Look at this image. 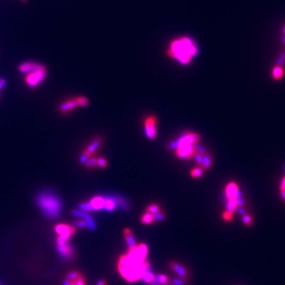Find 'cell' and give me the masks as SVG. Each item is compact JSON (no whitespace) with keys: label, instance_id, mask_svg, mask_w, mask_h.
Returning a JSON list of instances; mask_svg holds the SVG:
<instances>
[{"label":"cell","instance_id":"f1b7e54d","mask_svg":"<svg viewBox=\"0 0 285 285\" xmlns=\"http://www.w3.org/2000/svg\"><path fill=\"white\" fill-rule=\"evenodd\" d=\"M193 158H195V161H196V164L199 166V167H202V165H203V154L196 151Z\"/></svg>","mask_w":285,"mask_h":285},{"label":"cell","instance_id":"484cf974","mask_svg":"<svg viewBox=\"0 0 285 285\" xmlns=\"http://www.w3.org/2000/svg\"><path fill=\"white\" fill-rule=\"evenodd\" d=\"M75 100L78 104V106H81V107H86L89 104V101L85 97H78V98H75Z\"/></svg>","mask_w":285,"mask_h":285},{"label":"cell","instance_id":"e575fe53","mask_svg":"<svg viewBox=\"0 0 285 285\" xmlns=\"http://www.w3.org/2000/svg\"><path fill=\"white\" fill-rule=\"evenodd\" d=\"M79 209L82 211H92L89 203H82L79 205Z\"/></svg>","mask_w":285,"mask_h":285},{"label":"cell","instance_id":"f546056e","mask_svg":"<svg viewBox=\"0 0 285 285\" xmlns=\"http://www.w3.org/2000/svg\"><path fill=\"white\" fill-rule=\"evenodd\" d=\"M97 165L98 166L102 167V168H105L108 166L107 160L104 158H97Z\"/></svg>","mask_w":285,"mask_h":285},{"label":"cell","instance_id":"7a4b0ae2","mask_svg":"<svg viewBox=\"0 0 285 285\" xmlns=\"http://www.w3.org/2000/svg\"><path fill=\"white\" fill-rule=\"evenodd\" d=\"M36 203L49 219L57 218L61 212V199L52 192L44 191L39 193L36 197Z\"/></svg>","mask_w":285,"mask_h":285},{"label":"cell","instance_id":"8fae6325","mask_svg":"<svg viewBox=\"0 0 285 285\" xmlns=\"http://www.w3.org/2000/svg\"><path fill=\"white\" fill-rule=\"evenodd\" d=\"M56 231L60 235H64V234L72 235L73 234H75L76 231H75V227H71V226L66 225V224H59L56 227Z\"/></svg>","mask_w":285,"mask_h":285},{"label":"cell","instance_id":"4fadbf2b","mask_svg":"<svg viewBox=\"0 0 285 285\" xmlns=\"http://www.w3.org/2000/svg\"><path fill=\"white\" fill-rule=\"evenodd\" d=\"M89 204L92 210H99L103 208L105 204V198L102 196H95L91 199Z\"/></svg>","mask_w":285,"mask_h":285},{"label":"cell","instance_id":"d4e9b609","mask_svg":"<svg viewBox=\"0 0 285 285\" xmlns=\"http://www.w3.org/2000/svg\"><path fill=\"white\" fill-rule=\"evenodd\" d=\"M189 279L188 278H182V277H178L173 279L171 281V284L172 285H185L188 283Z\"/></svg>","mask_w":285,"mask_h":285},{"label":"cell","instance_id":"836d02e7","mask_svg":"<svg viewBox=\"0 0 285 285\" xmlns=\"http://www.w3.org/2000/svg\"><path fill=\"white\" fill-rule=\"evenodd\" d=\"M165 218H166V214L165 213L162 212H160L154 215V221L160 222V221H162V220H163Z\"/></svg>","mask_w":285,"mask_h":285},{"label":"cell","instance_id":"e0dca14e","mask_svg":"<svg viewBox=\"0 0 285 285\" xmlns=\"http://www.w3.org/2000/svg\"><path fill=\"white\" fill-rule=\"evenodd\" d=\"M212 165V159L211 157L210 154L208 153H205L203 154V165H202V168L203 170H208L210 169L211 166Z\"/></svg>","mask_w":285,"mask_h":285},{"label":"cell","instance_id":"44dd1931","mask_svg":"<svg viewBox=\"0 0 285 285\" xmlns=\"http://www.w3.org/2000/svg\"><path fill=\"white\" fill-rule=\"evenodd\" d=\"M203 171H204V170L201 167H195V168L191 170L190 175L193 178H199L203 174Z\"/></svg>","mask_w":285,"mask_h":285},{"label":"cell","instance_id":"7402d4cb","mask_svg":"<svg viewBox=\"0 0 285 285\" xmlns=\"http://www.w3.org/2000/svg\"><path fill=\"white\" fill-rule=\"evenodd\" d=\"M141 278L146 282V283H151V282H153L154 280V275L152 274L151 272L146 271V272H144V273H143Z\"/></svg>","mask_w":285,"mask_h":285},{"label":"cell","instance_id":"74e56055","mask_svg":"<svg viewBox=\"0 0 285 285\" xmlns=\"http://www.w3.org/2000/svg\"><path fill=\"white\" fill-rule=\"evenodd\" d=\"M5 85H6L5 80L2 79V78H0V90H2L4 86H5Z\"/></svg>","mask_w":285,"mask_h":285},{"label":"cell","instance_id":"30bf717a","mask_svg":"<svg viewBox=\"0 0 285 285\" xmlns=\"http://www.w3.org/2000/svg\"><path fill=\"white\" fill-rule=\"evenodd\" d=\"M170 267L176 272L177 274L179 276V277L182 278H189V272L185 267L182 266L180 264L177 263V262H170Z\"/></svg>","mask_w":285,"mask_h":285},{"label":"cell","instance_id":"8d00e7d4","mask_svg":"<svg viewBox=\"0 0 285 285\" xmlns=\"http://www.w3.org/2000/svg\"><path fill=\"white\" fill-rule=\"evenodd\" d=\"M75 285H86L85 279L82 276H80L75 281Z\"/></svg>","mask_w":285,"mask_h":285},{"label":"cell","instance_id":"5bb4252c","mask_svg":"<svg viewBox=\"0 0 285 285\" xmlns=\"http://www.w3.org/2000/svg\"><path fill=\"white\" fill-rule=\"evenodd\" d=\"M38 65L39 64H36V63L26 62V63H24V64H21L19 66V71L22 73H23V74H28V73L31 72L32 71L36 69Z\"/></svg>","mask_w":285,"mask_h":285},{"label":"cell","instance_id":"cb8c5ba5","mask_svg":"<svg viewBox=\"0 0 285 285\" xmlns=\"http://www.w3.org/2000/svg\"><path fill=\"white\" fill-rule=\"evenodd\" d=\"M115 207V202L114 200L109 198V199H105V204H104V208H105L107 211L113 210Z\"/></svg>","mask_w":285,"mask_h":285},{"label":"cell","instance_id":"7bdbcfd3","mask_svg":"<svg viewBox=\"0 0 285 285\" xmlns=\"http://www.w3.org/2000/svg\"><path fill=\"white\" fill-rule=\"evenodd\" d=\"M160 285H162V284H160Z\"/></svg>","mask_w":285,"mask_h":285},{"label":"cell","instance_id":"4316f807","mask_svg":"<svg viewBox=\"0 0 285 285\" xmlns=\"http://www.w3.org/2000/svg\"><path fill=\"white\" fill-rule=\"evenodd\" d=\"M237 203L236 200H228L227 203V211H229L231 212L234 213L237 209Z\"/></svg>","mask_w":285,"mask_h":285},{"label":"cell","instance_id":"5b68a950","mask_svg":"<svg viewBox=\"0 0 285 285\" xmlns=\"http://www.w3.org/2000/svg\"><path fill=\"white\" fill-rule=\"evenodd\" d=\"M157 123L158 120L154 116H147L144 120V128L146 136L150 140H154L157 137Z\"/></svg>","mask_w":285,"mask_h":285},{"label":"cell","instance_id":"8992f818","mask_svg":"<svg viewBox=\"0 0 285 285\" xmlns=\"http://www.w3.org/2000/svg\"><path fill=\"white\" fill-rule=\"evenodd\" d=\"M195 153L194 145H179L175 149V155L181 159L193 158Z\"/></svg>","mask_w":285,"mask_h":285},{"label":"cell","instance_id":"603a6c76","mask_svg":"<svg viewBox=\"0 0 285 285\" xmlns=\"http://www.w3.org/2000/svg\"><path fill=\"white\" fill-rule=\"evenodd\" d=\"M147 212L152 215H155L161 212V208H160V206L156 203H152L147 207Z\"/></svg>","mask_w":285,"mask_h":285},{"label":"cell","instance_id":"ba28073f","mask_svg":"<svg viewBox=\"0 0 285 285\" xmlns=\"http://www.w3.org/2000/svg\"><path fill=\"white\" fill-rule=\"evenodd\" d=\"M57 249L60 254L67 259H71L74 256V249L69 244L67 243V241L58 243Z\"/></svg>","mask_w":285,"mask_h":285},{"label":"cell","instance_id":"6da1fadb","mask_svg":"<svg viewBox=\"0 0 285 285\" xmlns=\"http://www.w3.org/2000/svg\"><path fill=\"white\" fill-rule=\"evenodd\" d=\"M196 41L189 36H181L174 39L167 49V55L182 65L190 64L198 53Z\"/></svg>","mask_w":285,"mask_h":285},{"label":"cell","instance_id":"9a60e30c","mask_svg":"<svg viewBox=\"0 0 285 285\" xmlns=\"http://www.w3.org/2000/svg\"><path fill=\"white\" fill-rule=\"evenodd\" d=\"M124 238H125L129 248L136 246V241H135V238L133 237L131 230L129 228H125L124 230Z\"/></svg>","mask_w":285,"mask_h":285},{"label":"cell","instance_id":"d590c367","mask_svg":"<svg viewBox=\"0 0 285 285\" xmlns=\"http://www.w3.org/2000/svg\"><path fill=\"white\" fill-rule=\"evenodd\" d=\"M75 225L78 227H80V228L87 227V224H86V220H78V221H76L75 222Z\"/></svg>","mask_w":285,"mask_h":285},{"label":"cell","instance_id":"7c38bea8","mask_svg":"<svg viewBox=\"0 0 285 285\" xmlns=\"http://www.w3.org/2000/svg\"><path fill=\"white\" fill-rule=\"evenodd\" d=\"M77 106H78V104H77L76 100H75V98H73V99L67 101V102L61 104L60 106V111L63 113H68L75 108H76Z\"/></svg>","mask_w":285,"mask_h":285},{"label":"cell","instance_id":"83f0119b","mask_svg":"<svg viewBox=\"0 0 285 285\" xmlns=\"http://www.w3.org/2000/svg\"><path fill=\"white\" fill-rule=\"evenodd\" d=\"M242 222L245 226H250L253 224V217L249 214H245L242 216Z\"/></svg>","mask_w":285,"mask_h":285},{"label":"cell","instance_id":"ab89813d","mask_svg":"<svg viewBox=\"0 0 285 285\" xmlns=\"http://www.w3.org/2000/svg\"><path fill=\"white\" fill-rule=\"evenodd\" d=\"M151 285H160V284H159V283H158L157 281H155V280H154V281H153V282H151Z\"/></svg>","mask_w":285,"mask_h":285},{"label":"cell","instance_id":"52a82bcc","mask_svg":"<svg viewBox=\"0 0 285 285\" xmlns=\"http://www.w3.org/2000/svg\"><path fill=\"white\" fill-rule=\"evenodd\" d=\"M225 195L228 200H236L241 198L239 188L236 182H231L227 184L225 188Z\"/></svg>","mask_w":285,"mask_h":285},{"label":"cell","instance_id":"1f68e13d","mask_svg":"<svg viewBox=\"0 0 285 285\" xmlns=\"http://www.w3.org/2000/svg\"><path fill=\"white\" fill-rule=\"evenodd\" d=\"M86 166L87 167H94L95 166H97V158H88V160L85 162Z\"/></svg>","mask_w":285,"mask_h":285},{"label":"cell","instance_id":"ffe728a7","mask_svg":"<svg viewBox=\"0 0 285 285\" xmlns=\"http://www.w3.org/2000/svg\"><path fill=\"white\" fill-rule=\"evenodd\" d=\"M154 280L158 282L159 284H162V285H168L170 283L169 278L167 277L166 276H165V275H162V274H159V275H156V276H154Z\"/></svg>","mask_w":285,"mask_h":285},{"label":"cell","instance_id":"277c9868","mask_svg":"<svg viewBox=\"0 0 285 285\" xmlns=\"http://www.w3.org/2000/svg\"><path fill=\"white\" fill-rule=\"evenodd\" d=\"M200 136L195 132H185L182 137L175 142H172L170 144L171 149H176V147L179 145H195L200 141Z\"/></svg>","mask_w":285,"mask_h":285},{"label":"cell","instance_id":"b9f144b4","mask_svg":"<svg viewBox=\"0 0 285 285\" xmlns=\"http://www.w3.org/2000/svg\"><path fill=\"white\" fill-rule=\"evenodd\" d=\"M22 1H23V2H26L27 0H22Z\"/></svg>","mask_w":285,"mask_h":285},{"label":"cell","instance_id":"ac0fdd59","mask_svg":"<svg viewBox=\"0 0 285 285\" xmlns=\"http://www.w3.org/2000/svg\"><path fill=\"white\" fill-rule=\"evenodd\" d=\"M142 224H151L152 223H154V215L151 214L150 212H146L145 214H144L142 216L141 219H140Z\"/></svg>","mask_w":285,"mask_h":285},{"label":"cell","instance_id":"60d3db41","mask_svg":"<svg viewBox=\"0 0 285 285\" xmlns=\"http://www.w3.org/2000/svg\"><path fill=\"white\" fill-rule=\"evenodd\" d=\"M69 285H75V281H71V282H70V284Z\"/></svg>","mask_w":285,"mask_h":285},{"label":"cell","instance_id":"3957f363","mask_svg":"<svg viewBox=\"0 0 285 285\" xmlns=\"http://www.w3.org/2000/svg\"><path fill=\"white\" fill-rule=\"evenodd\" d=\"M46 77V69L44 66L39 64L36 69L26 74L25 81L29 88L36 87L40 82L44 81Z\"/></svg>","mask_w":285,"mask_h":285},{"label":"cell","instance_id":"d6986e66","mask_svg":"<svg viewBox=\"0 0 285 285\" xmlns=\"http://www.w3.org/2000/svg\"><path fill=\"white\" fill-rule=\"evenodd\" d=\"M137 247V252H138L139 256L140 257L143 261H144L147 254V246L145 244H140Z\"/></svg>","mask_w":285,"mask_h":285},{"label":"cell","instance_id":"f35d334b","mask_svg":"<svg viewBox=\"0 0 285 285\" xmlns=\"http://www.w3.org/2000/svg\"><path fill=\"white\" fill-rule=\"evenodd\" d=\"M97 285H107V283H106V281H105V280H99V281L98 282Z\"/></svg>","mask_w":285,"mask_h":285},{"label":"cell","instance_id":"d6a6232c","mask_svg":"<svg viewBox=\"0 0 285 285\" xmlns=\"http://www.w3.org/2000/svg\"><path fill=\"white\" fill-rule=\"evenodd\" d=\"M80 276V274L78 272H70L69 274L67 275V280H76L78 277Z\"/></svg>","mask_w":285,"mask_h":285},{"label":"cell","instance_id":"9c48e42d","mask_svg":"<svg viewBox=\"0 0 285 285\" xmlns=\"http://www.w3.org/2000/svg\"><path fill=\"white\" fill-rule=\"evenodd\" d=\"M102 140L101 137H98V138H96L95 140H93L90 144H89V146L86 147V149L84 151L83 154H83L84 156L86 157L87 158H90L91 155H92V154H94V153L97 150H98V147H100L101 144H102Z\"/></svg>","mask_w":285,"mask_h":285},{"label":"cell","instance_id":"4dcf8cb0","mask_svg":"<svg viewBox=\"0 0 285 285\" xmlns=\"http://www.w3.org/2000/svg\"><path fill=\"white\" fill-rule=\"evenodd\" d=\"M223 219L227 222H231L233 220V213L229 211H226L223 214Z\"/></svg>","mask_w":285,"mask_h":285},{"label":"cell","instance_id":"2e32d148","mask_svg":"<svg viewBox=\"0 0 285 285\" xmlns=\"http://www.w3.org/2000/svg\"><path fill=\"white\" fill-rule=\"evenodd\" d=\"M283 75H284V70L283 67L279 65L273 67L272 71V76L275 80H280V78H283Z\"/></svg>","mask_w":285,"mask_h":285}]
</instances>
